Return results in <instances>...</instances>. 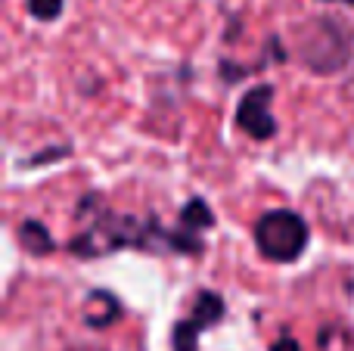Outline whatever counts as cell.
Masks as SVG:
<instances>
[{
  "instance_id": "6da1fadb",
  "label": "cell",
  "mask_w": 354,
  "mask_h": 351,
  "mask_svg": "<svg viewBox=\"0 0 354 351\" xmlns=\"http://www.w3.org/2000/svg\"><path fill=\"white\" fill-rule=\"evenodd\" d=\"M122 246L131 249H171L180 255H199L202 240L189 230H165L156 218H131V215H112L103 205L97 209V221L75 236L68 243L75 255L81 258H97V255H109Z\"/></svg>"
},
{
  "instance_id": "7a4b0ae2",
  "label": "cell",
  "mask_w": 354,
  "mask_h": 351,
  "mask_svg": "<svg viewBox=\"0 0 354 351\" xmlns=\"http://www.w3.org/2000/svg\"><path fill=\"white\" fill-rule=\"evenodd\" d=\"M299 41V56L311 72L330 75L339 72L354 53V31L345 28V22L333 16H320L305 22L295 31Z\"/></svg>"
},
{
  "instance_id": "3957f363",
  "label": "cell",
  "mask_w": 354,
  "mask_h": 351,
  "mask_svg": "<svg viewBox=\"0 0 354 351\" xmlns=\"http://www.w3.org/2000/svg\"><path fill=\"white\" fill-rule=\"evenodd\" d=\"M311 230H308L305 218L295 215L289 209H274L268 215H261V221L255 224V246L264 258L277 261V265H289L299 261L308 249Z\"/></svg>"
},
{
  "instance_id": "277c9868",
  "label": "cell",
  "mask_w": 354,
  "mask_h": 351,
  "mask_svg": "<svg viewBox=\"0 0 354 351\" xmlns=\"http://www.w3.org/2000/svg\"><path fill=\"white\" fill-rule=\"evenodd\" d=\"M274 97L270 84H258L239 99L236 106V124L252 137V140H270L277 134V118L270 115L268 103Z\"/></svg>"
},
{
  "instance_id": "5b68a950",
  "label": "cell",
  "mask_w": 354,
  "mask_h": 351,
  "mask_svg": "<svg viewBox=\"0 0 354 351\" xmlns=\"http://www.w3.org/2000/svg\"><path fill=\"white\" fill-rule=\"evenodd\" d=\"M19 240H22V246L28 249L31 255H50L53 252V236H50V230L44 227V224L37 221H22L19 224Z\"/></svg>"
},
{
  "instance_id": "8992f818",
  "label": "cell",
  "mask_w": 354,
  "mask_h": 351,
  "mask_svg": "<svg viewBox=\"0 0 354 351\" xmlns=\"http://www.w3.org/2000/svg\"><path fill=\"white\" fill-rule=\"evenodd\" d=\"M212 224H214V215H212V209H208L205 199H189V202L180 209V227L189 230V234H196V230H208Z\"/></svg>"
},
{
  "instance_id": "52a82bcc",
  "label": "cell",
  "mask_w": 354,
  "mask_h": 351,
  "mask_svg": "<svg viewBox=\"0 0 354 351\" xmlns=\"http://www.w3.org/2000/svg\"><path fill=\"white\" fill-rule=\"evenodd\" d=\"M208 330L199 317H187V321L174 323V333H171V348L174 351H199V333Z\"/></svg>"
},
{
  "instance_id": "ba28073f",
  "label": "cell",
  "mask_w": 354,
  "mask_h": 351,
  "mask_svg": "<svg viewBox=\"0 0 354 351\" xmlns=\"http://www.w3.org/2000/svg\"><path fill=\"white\" fill-rule=\"evenodd\" d=\"M224 298L218 296V292H199V298H196L193 305V317H199L205 327H214V323L224 317Z\"/></svg>"
},
{
  "instance_id": "9c48e42d",
  "label": "cell",
  "mask_w": 354,
  "mask_h": 351,
  "mask_svg": "<svg viewBox=\"0 0 354 351\" xmlns=\"http://www.w3.org/2000/svg\"><path fill=\"white\" fill-rule=\"evenodd\" d=\"M25 3H28V12L35 19H41V22H53V19L62 16L66 0H25Z\"/></svg>"
},
{
  "instance_id": "30bf717a",
  "label": "cell",
  "mask_w": 354,
  "mask_h": 351,
  "mask_svg": "<svg viewBox=\"0 0 354 351\" xmlns=\"http://www.w3.org/2000/svg\"><path fill=\"white\" fill-rule=\"evenodd\" d=\"M270 351H301V345L292 339V336H283L280 342H274V345H270Z\"/></svg>"
},
{
  "instance_id": "8fae6325",
  "label": "cell",
  "mask_w": 354,
  "mask_h": 351,
  "mask_svg": "<svg viewBox=\"0 0 354 351\" xmlns=\"http://www.w3.org/2000/svg\"><path fill=\"white\" fill-rule=\"evenodd\" d=\"M342 3H351V6H354V0H342Z\"/></svg>"
}]
</instances>
